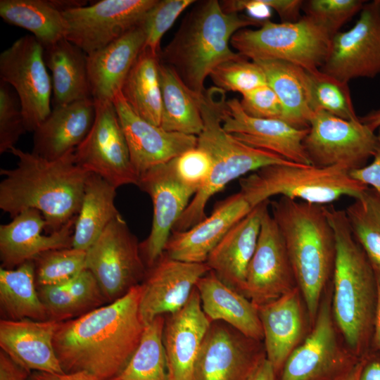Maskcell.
<instances>
[{
    "mask_svg": "<svg viewBox=\"0 0 380 380\" xmlns=\"http://www.w3.org/2000/svg\"><path fill=\"white\" fill-rule=\"evenodd\" d=\"M141 284L109 304L61 322L53 346L64 372H87L110 380L125 367L146 324L139 313Z\"/></svg>",
    "mask_w": 380,
    "mask_h": 380,
    "instance_id": "cell-1",
    "label": "cell"
},
{
    "mask_svg": "<svg viewBox=\"0 0 380 380\" xmlns=\"http://www.w3.org/2000/svg\"><path fill=\"white\" fill-rule=\"evenodd\" d=\"M74 151L49 160L12 148L17 166L0 170V208L11 217L27 209L39 211L49 234L75 218L89 172L77 164Z\"/></svg>",
    "mask_w": 380,
    "mask_h": 380,
    "instance_id": "cell-2",
    "label": "cell"
},
{
    "mask_svg": "<svg viewBox=\"0 0 380 380\" xmlns=\"http://www.w3.org/2000/svg\"><path fill=\"white\" fill-rule=\"evenodd\" d=\"M196 2L161 50L160 59L175 69L189 89L201 96L206 90L205 80L218 65L242 56L230 48L232 36L263 22L239 13H226L217 0Z\"/></svg>",
    "mask_w": 380,
    "mask_h": 380,
    "instance_id": "cell-3",
    "label": "cell"
},
{
    "mask_svg": "<svg viewBox=\"0 0 380 380\" xmlns=\"http://www.w3.org/2000/svg\"><path fill=\"white\" fill-rule=\"evenodd\" d=\"M334 229L333 314L351 349L360 352L372 343L377 303L374 268L354 237L345 210L325 205Z\"/></svg>",
    "mask_w": 380,
    "mask_h": 380,
    "instance_id": "cell-4",
    "label": "cell"
},
{
    "mask_svg": "<svg viewBox=\"0 0 380 380\" xmlns=\"http://www.w3.org/2000/svg\"><path fill=\"white\" fill-rule=\"evenodd\" d=\"M270 204L286 245L295 281L313 321L322 291L333 274L336 253L334 232L325 205L284 196Z\"/></svg>",
    "mask_w": 380,
    "mask_h": 380,
    "instance_id": "cell-5",
    "label": "cell"
},
{
    "mask_svg": "<svg viewBox=\"0 0 380 380\" xmlns=\"http://www.w3.org/2000/svg\"><path fill=\"white\" fill-rule=\"evenodd\" d=\"M226 101L225 91L216 87L206 89L201 97L203 127L197 136V146L210 156L212 171L208 182L194 195L174 225L173 232L187 230L205 218L210 198L232 181L267 165L298 164L249 146L226 132L222 124Z\"/></svg>",
    "mask_w": 380,
    "mask_h": 380,
    "instance_id": "cell-6",
    "label": "cell"
},
{
    "mask_svg": "<svg viewBox=\"0 0 380 380\" xmlns=\"http://www.w3.org/2000/svg\"><path fill=\"white\" fill-rule=\"evenodd\" d=\"M349 172L342 166L270 165L241 178L239 192L252 208L277 195L325 205L342 196L357 198L368 187Z\"/></svg>",
    "mask_w": 380,
    "mask_h": 380,
    "instance_id": "cell-7",
    "label": "cell"
},
{
    "mask_svg": "<svg viewBox=\"0 0 380 380\" xmlns=\"http://www.w3.org/2000/svg\"><path fill=\"white\" fill-rule=\"evenodd\" d=\"M331 37L311 18L296 22L265 20L258 29H242L232 37L236 52L253 61L278 60L307 70L320 69L330 49Z\"/></svg>",
    "mask_w": 380,
    "mask_h": 380,
    "instance_id": "cell-8",
    "label": "cell"
},
{
    "mask_svg": "<svg viewBox=\"0 0 380 380\" xmlns=\"http://www.w3.org/2000/svg\"><path fill=\"white\" fill-rule=\"evenodd\" d=\"M86 269L96 278L105 299L110 302L144 280L148 269L140 243L121 215L87 251Z\"/></svg>",
    "mask_w": 380,
    "mask_h": 380,
    "instance_id": "cell-9",
    "label": "cell"
},
{
    "mask_svg": "<svg viewBox=\"0 0 380 380\" xmlns=\"http://www.w3.org/2000/svg\"><path fill=\"white\" fill-rule=\"evenodd\" d=\"M303 146L311 165L342 166L351 171L373 158L378 138L359 118L347 120L319 110L310 120Z\"/></svg>",
    "mask_w": 380,
    "mask_h": 380,
    "instance_id": "cell-10",
    "label": "cell"
},
{
    "mask_svg": "<svg viewBox=\"0 0 380 380\" xmlns=\"http://www.w3.org/2000/svg\"><path fill=\"white\" fill-rule=\"evenodd\" d=\"M44 52L33 35H25L0 55L1 81L16 93L27 132H34L51 112V77Z\"/></svg>",
    "mask_w": 380,
    "mask_h": 380,
    "instance_id": "cell-11",
    "label": "cell"
},
{
    "mask_svg": "<svg viewBox=\"0 0 380 380\" xmlns=\"http://www.w3.org/2000/svg\"><path fill=\"white\" fill-rule=\"evenodd\" d=\"M94 123L74 151L77 164L116 189L137 185L139 177L131 162L128 145L113 102L95 101Z\"/></svg>",
    "mask_w": 380,
    "mask_h": 380,
    "instance_id": "cell-12",
    "label": "cell"
},
{
    "mask_svg": "<svg viewBox=\"0 0 380 380\" xmlns=\"http://www.w3.org/2000/svg\"><path fill=\"white\" fill-rule=\"evenodd\" d=\"M157 0H101L63 11L65 39L87 55L141 25Z\"/></svg>",
    "mask_w": 380,
    "mask_h": 380,
    "instance_id": "cell-13",
    "label": "cell"
},
{
    "mask_svg": "<svg viewBox=\"0 0 380 380\" xmlns=\"http://www.w3.org/2000/svg\"><path fill=\"white\" fill-rule=\"evenodd\" d=\"M320 70L347 83L380 74V0L366 1L355 25L333 36Z\"/></svg>",
    "mask_w": 380,
    "mask_h": 380,
    "instance_id": "cell-14",
    "label": "cell"
},
{
    "mask_svg": "<svg viewBox=\"0 0 380 380\" xmlns=\"http://www.w3.org/2000/svg\"><path fill=\"white\" fill-rule=\"evenodd\" d=\"M172 160L141 175L137 185L148 194L153 203L151 229L148 237L140 243L147 269L163 253L174 225L196 194L179 179Z\"/></svg>",
    "mask_w": 380,
    "mask_h": 380,
    "instance_id": "cell-15",
    "label": "cell"
},
{
    "mask_svg": "<svg viewBox=\"0 0 380 380\" xmlns=\"http://www.w3.org/2000/svg\"><path fill=\"white\" fill-rule=\"evenodd\" d=\"M294 281L284 239L267 209L262 217L255 253L247 269L243 294L259 306L291 291Z\"/></svg>",
    "mask_w": 380,
    "mask_h": 380,
    "instance_id": "cell-16",
    "label": "cell"
},
{
    "mask_svg": "<svg viewBox=\"0 0 380 380\" xmlns=\"http://www.w3.org/2000/svg\"><path fill=\"white\" fill-rule=\"evenodd\" d=\"M210 270L204 263L186 262L163 253L147 270L142 281L140 316L145 324L158 316L180 310L189 300L198 280Z\"/></svg>",
    "mask_w": 380,
    "mask_h": 380,
    "instance_id": "cell-17",
    "label": "cell"
},
{
    "mask_svg": "<svg viewBox=\"0 0 380 380\" xmlns=\"http://www.w3.org/2000/svg\"><path fill=\"white\" fill-rule=\"evenodd\" d=\"M222 124L226 132L249 146L295 163L311 165L303 146L308 129L294 127L282 120L249 116L236 98L227 100Z\"/></svg>",
    "mask_w": 380,
    "mask_h": 380,
    "instance_id": "cell-18",
    "label": "cell"
},
{
    "mask_svg": "<svg viewBox=\"0 0 380 380\" xmlns=\"http://www.w3.org/2000/svg\"><path fill=\"white\" fill-rule=\"evenodd\" d=\"M138 177L197 146V136L168 132L138 115L121 91L113 101Z\"/></svg>",
    "mask_w": 380,
    "mask_h": 380,
    "instance_id": "cell-19",
    "label": "cell"
},
{
    "mask_svg": "<svg viewBox=\"0 0 380 380\" xmlns=\"http://www.w3.org/2000/svg\"><path fill=\"white\" fill-rule=\"evenodd\" d=\"M255 341L224 322H211L198 357L195 380H246L265 357L256 353Z\"/></svg>",
    "mask_w": 380,
    "mask_h": 380,
    "instance_id": "cell-20",
    "label": "cell"
},
{
    "mask_svg": "<svg viewBox=\"0 0 380 380\" xmlns=\"http://www.w3.org/2000/svg\"><path fill=\"white\" fill-rule=\"evenodd\" d=\"M210 323L196 287L186 305L168 315L163 339L170 380H195L198 357Z\"/></svg>",
    "mask_w": 380,
    "mask_h": 380,
    "instance_id": "cell-21",
    "label": "cell"
},
{
    "mask_svg": "<svg viewBox=\"0 0 380 380\" xmlns=\"http://www.w3.org/2000/svg\"><path fill=\"white\" fill-rule=\"evenodd\" d=\"M76 217L48 235L42 234L46 223L42 213L35 209L23 210L10 222L1 224L2 267L13 269L26 262L34 261L47 251L71 248Z\"/></svg>",
    "mask_w": 380,
    "mask_h": 380,
    "instance_id": "cell-22",
    "label": "cell"
},
{
    "mask_svg": "<svg viewBox=\"0 0 380 380\" xmlns=\"http://www.w3.org/2000/svg\"><path fill=\"white\" fill-rule=\"evenodd\" d=\"M252 207L241 192L217 203L210 216L182 232H172L164 253L170 258L192 263H204L228 231L244 217Z\"/></svg>",
    "mask_w": 380,
    "mask_h": 380,
    "instance_id": "cell-23",
    "label": "cell"
},
{
    "mask_svg": "<svg viewBox=\"0 0 380 380\" xmlns=\"http://www.w3.org/2000/svg\"><path fill=\"white\" fill-rule=\"evenodd\" d=\"M60 322L52 319L1 320V350L29 372L64 373L53 346Z\"/></svg>",
    "mask_w": 380,
    "mask_h": 380,
    "instance_id": "cell-24",
    "label": "cell"
},
{
    "mask_svg": "<svg viewBox=\"0 0 380 380\" xmlns=\"http://www.w3.org/2000/svg\"><path fill=\"white\" fill-rule=\"evenodd\" d=\"M270 200L235 224L211 251L205 263L224 284L243 294L248 265L255 253Z\"/></svg>",
    "mask_w": 380,
    "mask_h": 380,
    "instance_id": "cell-25",
    "label": "cell"
},
{
    "mask_svg": "<svg viewBox=\"0 0 380 380\" xmlns=\"http://www.w3.org/2000/svg\"><path fill=\"white\" fill-rule=\"evenodd\" d=\"M141 25L105 47L87 55V71L94 101L113 102L144 49Z\"/></svg>",
    "mask_w": 380,
    "mask_h": 380,
    "instance_id": "cell-26",
    "label": "cell"
},
{
    "mask_svg": "<svg viewBox=\"0 0 380 380\" xmlns=\"http://www.w3.org/2000/svg\"><path fill=\"white\" fill-rule=\"evenodd\" d=\"M94 99L55 107L33 132L32 153L54 160L75 150L89 133L95 118Z\"/></svg>",
    "mask_w": 380,
    "mask_h": 380,
    "instance_id": "cell-27",
    "label": "cell"
},
{
    "mask_svg": "<svg viewBox=\"0 0 380 380\" xmlns=\"http://www.w3.org/2000/svg\"><path fill=\"white\" fill-rule=\"evenodd\" d=\"M257 308L266 358L277 371L284 366L303 335L304 321L298 289Z\"/></svg>",
    "mask_w": 380,
    "mask_h": 380,
    "instance_id": "cell-28",
    "label": "cell"
},
{
    "mask_svg": "<svg viewBox=\"0 0 380 380\" xmlns=\"http://www.w3.org/2000/svg\"><path fill=\"white\" fill-rule=\"evenodd\" d=\"M196 288L211 322H224L248 338L263 339L258 308L243 294L222 282L212 270L198 280Z\"/></svg>",
    "mask_w": 380,
    "mask_h": 380,
    "instance_id": "cell-29",
    "label": "cell"
},
{
    "mask_svg": "<svg viewBox=\"0 0 380 380\" xmlns=\"http://www.w3.org/2000/svg\"><path fill=\"white\" fill-rule=\"evenodd\" d=\"M328 300L319 306L315 326L283 366L281 380H313L338 362L339 350Z\"/></svg>",
    "mask_w": 380,
    "mask_h": 380,
    "instance_id": "cell-30",
    "label": "cell"
},
{
    "mask_svg": "<svg viewBox=\"0 0 380 380\" xmlns=\"http://www.w3.org/2000/svg\"><path fill=\"white\" fill-rule=\"evenodd\" d=\"M44 49L51 72L53 108L92 99L87 55L65 38Z\"/></svg>",
    "mask_w": 380,
    "mask_h": 380,
    "instance_id": "cell-31",
    "label": "cell"
},
{
    "mask_svg": "<svg viewBox=\"0 0 380 380\" xmlns=\"http://www.w3.org/2000/svg\"><path fill=\"white\" fill-rule=\"evenodd\" d=\"M254 62L262 68L282 104L283 120L294 127L308 129L314 110L307 70L278 60Z\"/></svg>",
    "mask_w": 380,
    "mask_h": 380,
    "instance_id": "cell-32",
    "label": "cell"
},
{
    "mask_svg": "<svg viewBox=\"0 0 380 380\" xmlns=\"http://www.w3.org/2000/svg\"><path fill=\"white\" fill-rule=\"evenodd\" d=\"M116 188L89 173L72 236V248L87 251L109 223L121 214L115 204Z\"/></svg>",
    "mask_w": 380,
    "mask_h": 380,
    "instance_id": "cell-33",
    "label": "cell"
},
{
    "mask_svg": "<svg viewBox=\"0 0 380 380\" xmlns=\"http://www.w3.org/2000/svg\"><path fill=\"white\" fill-rule=\"evenodd\" d=\"M160 125L168 132L198 136L203 127L201 97L189 89L175 69L160 61Z\"/></svg>",
    "mask_w": 380,
    "mask_h": 380,
    "instance_id": "cell-34",
    "label": "cell"
},
{
    "mask_svg": "<svg viewBox=\"0 0 380 380\" xmlns=\"http://www.w3.org/2000/svg\"><path fill=\"white\" fill-rule=\"evenodd\" d=\"M160 61L159 54L144 47L121 90L124 99L133 110L157 126L160 125L162 115Z\"/></svg>",
    "mask_w": 380,
    "mask_h": 380,
    "instance_id": "cell-35",
    "label": "cell"
},
{
    "mask_svg": "<svg viewBox=\"0 0 380 380\" xmlns=\"http://www.w3.org/2000/svg\"><path fill=\"white\" fill-rule=\"evenodd\" d=\"M0 16L32 32L44 48L65 38L66 20L53 0H1Z\"/></svg>",
    "mask_w": 380,
    "mask_h": 380,
    "instance_id": "cell-36",
    "label": "cell"
},
{
    "mask_svg": "<svg viewBox=\"0 0 380 380\" xmlns=\"http://www.w3.org/2000/svg\"><path fill=\"white\" fill-rule=\"evenodd\" d=\"M34 261L15 269H0V303L12 320H46L47 313L35 286Z\"/></svg>",
    "mask_w": 380,
    "mask_h": 380,
    "instance_id": "cell-37",
    "label": "cell"
},
{
    "mask_svg": "<svg viewBox=\"0 0 380 380\" xmlns=\"http://www.w3.org/2000/svg\"><path fill=\"white\" fill-rule=\"evenodd\" d=\"M165 318L146 324L140 343L122 370L110 380H170L163 345Z\"/></svg>",
    "mask_w": 380,
    "mask_h": 380,
    "instance_id": "cell-38",
    "label": "cell"
},
{
    "mask_svg": "<svg viewBox=\"0 0 380 380\" xmlns=\"http://www.w3.org/2000/svg\"><path fill=\"white\" fill-rule=\"evenodd\" d=\"M345 213L354 237L380 272V192L367 187Z\"/></svg>",
    "mask_w": 380,
    "mask_h": 380,
    "instance_id": "cell-39",
    "label": "cell"
},
{
    "mask_svg": "<svg viewBox=\"0 0 380 380\" xmlns=\"http://www.w3.org/2000/svg\"><path fill=\"white\" fill-rule=\"evenodd\" d=\"M314 113L326 111L344 120H357L348 83L320 69L307 70Z\"/></svg>",
    "mask_w": 380,
    "mask_h": 380,
    "instance_id": "cell-40",
    "label": "cell"
},
{
    "mask_svg": "<svg viewBox=\"0 0 380 380\" xmlns=\"http://www.w3.org/2000/svg\"><path fill=\"white\" fill-rule=\"evenodd\" d=\"M87 251L75 248L47 251L34 260L36 281L39 286L68 282L86 269Z\"/></svg>",
    "mask_w": 380,
    "mask_h": 380,
    "instance_id": "cell-41",
    "label": "cell"
},
{
    "mask_svg": "<svg viewBox=\"0 0 380 380\" xmlns=\"http://www.w3.org/2000/svg\"><path fill=\"white\" fill-rule=\"evenodd\" d=\"M209 77L215 87L226 91L241 95L267 84L266 75L255 62L241 56L218 65Z\"/></svg>",
    "mask_w": 380,
    "mask_h": 380,
    "instance_id": "cell-42",
    "label": "cell"
},
{
    "mask_svg": "<svg viewBox=\"0 0 380 380\" xmlns=\"http://www.w3.org/2000/svg\"><path fill=\"white\" fill-rule=\"evenodd\" d=\"M363 0H309L304 1L302 9L305 15L311 18L333 37L340 28L365 4Z\"/></svg>",
    "mask_w": 380,
    "mask_h": 380,
    "instance_id": "cell-43",
    "label": "cell"
},
{
    "mask_svg": "<svg viewBox=\"0 0 380 380\" xmlns=\"http://www.w3.org/2000/svg\"><path fill=\"white\" fill-rule=\"evenodd\" d=\"M194 0H157L146 14L141 26L146 35L144 48L160 54V41L164 34L172 26L179 15Z\"/></svg>",
    "mask_w": 380,
    "mask_h": 380,
    "instance_id": "cell-44",
    "label": "cell"
},
{
    "mask_svg": "<svg viewBox=\"0 0 380 380\" xmlns=\"http://www.w3.org/2000/svg\"><path fill=\"white\" fill-rule=\"evenodd\" d=\"M7 83L0 82V153L15 147L27 132L19 99Z\"/></svg>",
    "mask_w": 380,
    "mask_h": 380,
    "instance_id": "cell-45",
    "label": "cell"
},
{
    "mask_svg": "<svg viewBox=\"0 0 380 380\" xmlns=\"http://www.w3.org/2000/svg\"><path fill=\"white\" fill-rule=\"evenodd\" d=\"M172 160L179 179L196 194L208 182L212 171V160L202 148L196 146Z\"/></svg>",
    "mask_w": 380,
    "mask_h": 380,
    "instance_id": "cell-46",
    "label": "cell"
},
{
    "mask_svg": "<svg viewBox=\"0 0 380 380\" xmlns=\"http://www.w3.org/2000/svg\"><path fill=\"white\" fill-rule=\"evenodd\" d=\"M239 101L243 110L249 116L283 120L282 104L268 84L243 94Z\"/></svg>",
    "mask_w": 380,
    "mask_h": 380,
    "instance_id": "cell-47",
    "label": "cell"
},
{
    "mask_svg": "<svg viewBox=\"0 0 380 380\" xmlns=\"http://www.w3.org/2000/svg\"><path fill=\"white\" fill-rule=\"evenodd\" d=\"M66 286L79 313L99 308L106 300L96 278L87 269L66 282Z\"/></svg>",
    "mask_w": 380,
    "mask_h": 380,
    "instance_id": "cell-48",
    "label": "cell"
},
{
    "mask_svg": "<svg viewBox=\"0 0 380 380\" xmlns=\"http://www.w3.org/2000/svg\"><path fill=\"white\" fill-rule=\"evenodd\" d=\"M38 293L49 319L63 322L79 314L68 292L66 282L58 285L39 286Z\"/></svg>",
    "mask_w": 380,
    "mask_h": 380,
    "instance_id": "cell-49",
    "label": "cell"
},
{
    "mask_svg": "<svg viewBox=\"0 0 380 380\" xmlns=\"http://www.w3.org/2000/svg\"><path fill=\"white\" fill-rule=\"evenodd\" d=\"M377 130L378 146L372 162L349 173L355 180L380 192V127Z\"/></svg>",
    "mask_w": 380,
    "mask_h": 380,
    "instance_id": "cell-50",
    "label": "cell"
},
{
    "mask_svg": "<svg viewBox=\"0 0 380 380\" xmlns=\"http://www.w3.org/2000/svg\"><path fill=\"white\" fill-rule=\"evenodd\" d=\"M264 3L279 15L282 23L296 22L301 16L300 10L304 1L302 0H263Z\"/></svg>",
    "mask_w": 380,
    "mask_h": 380,
    "instance_id": "cell-51",
    "label": "cell"
},
{
    "mask_svg": "<svg viewBox=\"0 0 380 380\" xmlns=\"http://www.w3.org/2000/svg\"><path fill=\"white\" fill-rule=\"evenodd\" d=\"M29 372L1 350L0 380H26Z\"/></svg>",
    "mask_w": 380,
    "mask_h": 380,
    "instance_id": "cell-52",
    "label": "cell"
},
{
    "mask_svg": "<svg viewBox=\"0 0 380 380\" xmlns=\"http://www.w3.org/2000/svg\"><path fill=\"white\" fill-rule=\"evenodd\" d=\"M31 380H101L94 375L84 371L75 372L48 373L35 372L31 376Z\"/></svg>",
    "mask_w": 380,
    "mask_h": 380,
    "instance_id": "cell-53",
    "label": "cell"
},
{
    "mask_svg": "<svg viewBox=\"0 0 380 380\" xmlns=\"http://www.w3.org/2000/svg\"><path fill=\"white\" fill-rule=\"evenodd\" d=\"M246 380H275V370L268 360L263 357Z\"/></svg>",
    "mask_w": 380,
    "mask_h": 380,
    "instance_id": "cell-54",
    "label": "cell"
},
{
    "mask_svg": "<svg viewBox=\"0 0 380 380\" xmlns=\"http://www.w3.org/2000/svg\"><path fill=\"white\" fill-rule=\"evenodd\" d=\"M375 272L377 283V303L372 342L375 350L380 351V272L376 270Z\"/></svg>",
    "mask_w": 380,
    "mask_h": 380,
    "instance_id": "cell-55",
    "label": "cell"
},
{
    "mask_svg": "<svg viewBox=\"0 0 380 380\" xmlns=\"http://www.w3.org/2000/svg\"><path fill=\"white\" fill-rule=\"evenodd\" d=\"M360 380H380V358L373 357L366 362L362 371Z\"/></svg>",
    "mask_w": 380,
    "mask_h": 380,
    "instance_id": "cell-56",
    "label": "cell"
},
{
    "mask_svg": "<svg viewBox=\"0 0 380 380\" xmlns=\"http://www.w3.org/2000/svg\"><path fill=\"white\" fill-rule=\"evenodd\" d=\"M359 120L371 130L375 132L380 127V106L359 117Z\"/></svg>",
    "mask_w": 380,
    "mask_h": 380,
    "instance_id": "cell-57",
    "label": "cell"
},
{
    "mask_svg": "<svg viewBox=\"0 0 380 380\" xmlns=\"http://www.w3.org/2000/svg\"><path fill=\"white\" fill-rule=\"evenodd\" d=\"M365 360H362L357 363L346 374L338 380H360L361 374L364 367Z\"/></svg>",
    "mask_w": 380,
    "mask_h": 380,
    "instance_id": "cell-58",
    "label": "cell"
}]
</instances>
